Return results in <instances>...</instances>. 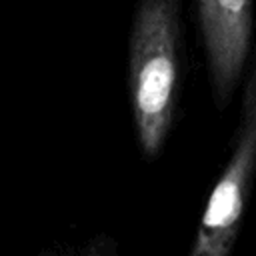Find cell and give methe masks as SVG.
<instances>
[{
  "mask_svg": "<svg viewBox=\"0 0 256 256\" xmlns=\"http://www.w3.org/2000/svg\"><path fill=\"white\" fill-rule=\"evenodd\" d=\"M230 144V156L200 214L190 256H230L246 220L256 184V44L242 76L238 122Z\"/></svg>",
  "mask_w": 256,
  "mask_h": 256,
  "instance_id": "obj_2",
  "label": "cell"
},
{
  "mask_svg": "<svg viewBox=\"0 0 256 256\" xmlns=\"http://www.w3.org/2000/svg\"><path fill=\"white\" fill-rule=\"evenodd\" d=\"M256 0H192L212 104L224 114L240 90L254 46Z\"/></svg>",
  "mask_w": 256,
  "mask_h": 256,
  "instance_id": "obj_3",
  "label": "cell"
},
{
  "mask_svg": "<svg viewBox=\"0 0 256 256\" xmlns=\"http://www.w3.org/2000/svg\"><path fill=\"white\" fill-rule=\"evenodd\" d=\"M186 74L182 0H136L126 44V86L134 140L146 162L162 156L174 132Z\"/></svg>",
  "mask_w": 256,
  "mask_h": 256,
  "instance_id": "obj_1",
  "label": "cell"
}]
</instances>
